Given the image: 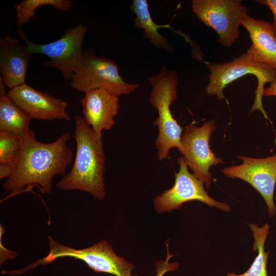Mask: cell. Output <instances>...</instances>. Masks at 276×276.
Masks as SVG:
<instances>
[{"label": "cell", "instance_id": "obj_14", "mask_svg": "<svg viewBox=\"0 0 276 276\" xmlns=\"http://www.w3.org/2000/svg\"><path fill=\"white\" fill-rule=\"evenodd\" d=\"M32 55L25 42L8 35L0 38V77L9 89L26 83Z\"/></svg>", "mask_w": 276, "mask_h": 276}, {"label": "cell", "instance_id": "obj_21", "mask_svg": "<svg viewBox=\"0 0 276 276\" xmlns=\"http://www.w3.org/2000/svg\"><path fill=\"white\" fill-rule=\"evenodd\" d=\"M173 256L169 254L168 250L167 259L165 260H160L156 262L155 276H163L166 272L174 271L178 268L179 264L177 262H169L170 259Z\"/></svg>", "mask_w": 276, "mask_h": 276}, {"label": "cell", "instance_id": "obj_4", "mask_svg": "<svg viewBox=\"0 0 276 276\" xmlns=\"http://www.w3.org/2000/svg\"><path fill=\"white\" fill-rule=\"evenodd\" d=\"M49 253L45 257L19 269L22 274L40 265L54 262L59 258L71 257L81 260L95 272H104L115 276H133L135 266L118 256L112 246L105 240L86 248L75 249L48 237Z\"/></svg>", "mask_w": 276, "mask_h": 276}, {"label": "cell", "instance_id": "obj_3", "mask_svg": "<svg viewBox=\"0 0 276 276\" xmlns=\"http://www.w3.org/2000/svg\"><path fill=\"white\" fill-rule=\"evenodd\" d=\"M152 86L149 102L157 110L158 116L153 125L158 128L155 142L159 160L167 158L170 150L180 146L182 129L173 116L170 106L177 98V75L173 70L162 67L148 78Z\"/></svg>", "mask_w": 276, "mask_h": 276}, {"label": "cell", "instance_id": "obj_8", "mask_svg": "<svg viewBox=\"0 0 276 276\" xmlns=\"http://www.w3.org/2000/svg\"><path fill=\"white\" fill-rule=\"evenodd\" d=\"M192 10L206 26L218 35V42L230 47L238 39V28L248 9L238 0H193Z\"/></svg>", "mask_w": 276, "mask_h": 276}, {"label": "cell", "instance_id": "obj_6", "mask_svg": "<svg viewBox=\"0 0 276 276\" xmlns=\"http://www.w3.org/2000/svg\"><path fill=\"white\" fill-rule=\"evenodd\" d=\"M72 88L85 93L94 89H103L120 96L130 94L140 85L126 82L113 60L84 51L82 60L71 80Z\"/></svg>", "mask_w": 276, "mask_h": 276}, {"label": "cell", "instance_id": "obj_18", "mask_svg": "<svg viewBox=\"0 0 276 276\" xmlns=\"http://www.w3.org/2000/svg\"><path fill=\"white\" fill-rule=\"evenodd\" d=\"M249 226L254 239L253 249L254 251L258 250V255L246 271L241 274L228 272L226 276H268L266 264L269 251H265L264 244L270 226L267 223L262 227H259L255 224H249Z\"/></svg>", "mask_w": 276, "mask_h": 276}, {"label": "cell", "instance_id": "obj_5", "mask_svg": "<svg viewBox=\"0 0 276 276\" xmlns=\"http://www.w3.org/2000/svg\"><path fill=\"white\" fill-rule=\"evenodd\" d=\"M208 67L210 74L206 92L210 95L216 96L219 101L225 99L223 89L227 85L245 75H255L258 80V85L251 112L259 110L266 119H268L263 107V92L266 83L271 84L276 81L275 70L266 64L252 60L246 53L228 62L209 63Z\"/></svg>", "mask_w": 276, "mask_h": 276}, {"label": "cell", "instance_id": "obj_15", "mask_svg": "<svg viewBox=\"0 0 276 276\" xmlns=\"http://www.w3.org/2000/svg\"><path fill=\"white\" fill-rule=\"evenodd\" d=\"M241 25L248 32L251 44L246 54L253 61L266 64L276 70V33L268 22L247 14Z\"/></svg>", "mask_w": 276, "mask_h": 276}, {"label": "cell", "instance_id": "obj_19", "mask_svg": "<svg viewBox=\"0 0 276 276\" xmlns=\"http://www.w3.org/2000/svg\"><path fill=\"white\" fill-rule=\"evenodd\" d=\"M70 0H23L14 6L17 24L21 27L29 22L36 15V10L41 6L49 5L58 10L66 11L73 6Z\"/></svg>", "mask_w": 276, "mask_h": 276}, {"label": "cell", "instance_id": "obj_22", "mask_svg": "<svg viewBox=\"0 0 276 276\" xmlns=\"http://www.w3.org/2000/svg\"><path fill=\"white\" fill-rule=\"evenodd\" d=\"M5 233L3 226L0 225V265L2 266L6 261L14 259L16 256V252L14 251L9 250L6 248L2 242V238Z\"/></svg>", "mask_w": 276, "mask_h": 276}, {"label": "cell", "instance_id": "obj_13", "mask_svg": "<svg viewBox=\"0 0 276 276\" xmlns=\"http://www.w3.org/2000/svg\"><path fill=\"white\" fill-rule=\"evenodd\" d=\"M119 96L103 89H94L84 93L80 100L83 119L98 134L109 130L115 123L119 109Z\"/></svg>", "mask_w": 276, "mask_h": 276}, {"label": "cell", "instance_id": "obj_20", "mask_svg": "<svg viewBox=\"0 0 276 276\" xmlns=\"http://www.w3.org/2000/svg\"><path fill=\"white\" fill-rule=\"evenodd\" d=\"M22 145V137L0 131V165L12 167L20 154Z\"/></svg>", "mask_w": 276, "mask_h": 276}, {"label": "cell", "instance_id": "obj_12", "mask_svg": "<svg viewBox=\"0 0 276 276\" xmlns=\"http://www.w3.org/2000/svg\"><path fill=\"white\" fill-rule=\"evenodd\" d=\"M8 95L32 119L44 121L71 119L67 101L37 90L26 83L10 89Z\"/></svg>", "mask_w": 276, "mask_h": 276}, {"label": "cell", "instance_id": "obj_1", "mask_svg": "<svg viewBox=\"0 0 276 276\" xmlns=\"http://www.w3.org/2000/svg\"><path fill=\"white\" fill-rule=\"evenodd\" d=\"M72 137L63 132L56 140L49 143L36 139L31 130L23 137V145L19 156L12 167L10 176L3 183L4 189L15 196L33 187L41 193L52 191L54 176H65L71 164L74 153L68 146Z\"/></svg>", "mask_w": 276, "mask_h": 276}, {"label": "cell", "instance_id": "obj_10", "mask_svg": "<svg viewBox=\"0 0 276 276\" xmlns=\"http://www.w3.org/2000/svg\"><path fill=\"white\" fill-rule=\"evenodd\" d=\"M179 170L175 174L173 186L157 196L154 200L155 210L159 213L171 212L180 209L186 202L197 200L210 206L229 212L231 208L226 203L211 197L203 187L204 183L188 170L183 156L177 158Z\"/></svg>", "mask_w": 276, "mask_h": 276}, {"label": "cell", "instance_id": "obj_17", "mask_svg": "<svg viewBox=\"0 0 276 276\" xmlns=\"http://www.w3.org/2000/svg\"><path fill=\"white\" fill-rule=\"evenodd\" d=\"M135 14L134 27L144 30V36L158 49L170 51L171 47L167 39L163 36L158 29L166 25H157L152 19L146 0H134L130 7Z\"/></svg>", "mask_w": 276, "mask_h": 276}, {"label": "cell", "instance_id": "obj_7", "mask_svg": "<svg viewBox=\"0 0 276 276\" xmlns=\"http://www.w3.org/2000/svg\"><path fill=\"white\" fill-rule=\"evenodd\" d=\"M87 30L86 26L77 25L66 30L57 40L47 44L31 42L21 28L17 32L32 55L41 54L50 58V61L42 62L43 65L58 69L65 80H71L81 63L83 54L82 44Z\"/></svg>", "mask_w": 276, "mask_h": 276}, {"label": "cell", "instance_id": "obj_2", "mask_svg": "<svg viewBox=\"0 0 276 276\" xmlns=\"http://www.w3.org/2000/svg\"><path fill=\"white\" fill-rule=\"evenodd\" d=\"M76 153L72 168L57 183L63 190H81L104 199L105 155L103 134L97 133L83 117L74 118Z\"/></svg>", "mask_w": 276, "mask_h": 276}, {"label": "cell", "instance_id": "obj_9", "mask_svg": "<svg viewBox=\"0 0 276 276\" xmlns=\"http://www.w3.org/2000/svg\"><path fill=\"white\" fill-rule=\"evenodd\" d=\"M215 128L214 120L206 121L201 126L192 123L188 125L183 130L178 148L188 167L207 189L211 186L210 167L224 163L210 148L211 136Z\"/></svg>", "mask_w": 276, "mask_h": 276}, {"label": "cell", "instance_id": "obj_11", "mask_svg": "<svg viewBox=\"0 0 276 276\" xmlns=\"http://www.w3.org/2000/svg\"><path fill=\"white\" fill-rule=\"evenodd\" d=\"M243 160L238 166L226 167L223 174L232 178H240L251 185L262 196L268 206L270 217L276 213L274 192L276 183V153L265 158L238 156Z\"/></svg>", "mask_w": 276, "mask_h": 276}, {"label": "cell", "instance_id": "obj_24", "mask_svg": "<svg viewBox=\"0 0 276 276\" xmlns=\"http://www.w3.org/2000/svg\"><path fill=\"white\" fill-rule=\"evenodd\" d=\"M263 96H276V81L271 83L268 87L264 88Z\"/></svg>", "mask_w": 276, "mask_h": 276}, {"label": "cell", "instance_id": "obj_23", "mask_svg": "<svg viewBox=\"0 0 276 276\" xmlns=\"http://www.w3.org/2000/svg\"><path fill=\"white\" fill-rule=\"evenodd\" d=\"M257 2L267 6L272 12L273 15V20L271 26L276 33V0H260Z\"/></svg>", "mask_w": 276, "mask_h": 276}, {"label": "cell", "instance_id": "obj_16", "mask_svg": "<svg viewBox=\"0 0 276 276\" xmlns=\"http://www.w3.org/2000/svg\"><path fill=\"white\" fill-rule=\"evenodd\" d=\"M6 87L0 77V131L24 137L31 130L32 119L8 95Z\"/></svg>", "mask_w": 276, "mask_h": 276}]
</instances>
